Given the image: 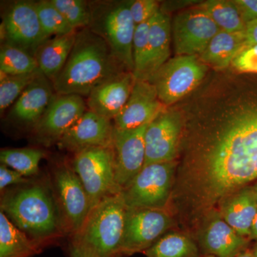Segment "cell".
Masks as SVG:
<instances>
[{
    "label": "cell",
    "instance_id": "cell-3",
    "mask_svg": "<svg viewBox=\"0 0 257 257\" xmlns=\"http://www.w3.org/2000/svg\"><path fill=\"white\" fill-rule=\"evenodd\" d=\"M122 69L107 43L90 29L84 28L77 32L68 60L52 84L57 94L88 96Z\"/></svg>",
    "mask_w": 257,
    "mask_h": 257
},
{
    "label": "cell",
    "instance_id": "cell-41",
    "mask_svg": "<svg viewBox=\"0 0 257 257\" xmlns=\"http://www.w3.org/2000/svg\"><path fill=\"white\" fill-rule=\"evenodd\" d=\"M236 257H253V251L248 249L244 250Z\"/></svg>",
    "mask_w": 257,
    "mask_h": 257
},
{
    "label": "cell",
    "instance_id": "cell-40",
    "mask_svg": "<svg viewBox=\"0 0 257 257\" xmlns=\"http://www.w3.org/2000/svg\"><path fill=\"white\" fill-rule=\"evenodd\" d=\"M249 239L255 240L257 241V212L256 216L251 225V234H250Z\"/></svg>",
    "mask_w": 257,
    "mask_h": 257
},
{
    "label": "cell",
    "instance_id": "cell-34",
    "mask_svg": "<svg viewBox=\"0 0 257 257\" xmlns=\"http://www.w3.org/2000/svg\"><path fill=\"white\" fill-rule=\"evenodd\" d=\"M231 64L239 72L257 74L256 44H246L239 51Z\"/></svg>",
    "mask_w": 257,
    "mask_h": 257
},
{
    "label": "cell",
    "instance_id": "cell-31",
    "mask_svg": "<svg viewBox=\"0 0 257 257\" xmlns=\"http://www.w3.org/2000/svg\"><path fill=\"white\" fill-rule=\"evenodd\" d=\"M41 73L40 70L34 73L22 75H7L1 74L0 78V111L3 112L23 94L26 88Z\"/></svg>",
    "mask_w": 257,
    "mask_h": 257
},
{
    "label": "cell",
    "instance_id": "cell-21",
    "mask_svg": "<svg viewBox=\"0 0 257 257\" xmlns=\"http://www.w3.org/2000/svg\"><path fill=\"white\" fill-rule=\"evenodd\" d=\"M217 211L234 231L248 239L257 212V203L253 187L248 186L226 198L219 204Z\"/></svg>",
    "mask_w": 257,
    "mask_h": 257
},
{
    "label": "cell",
    "instance_id": "cell-13",
    "mask_svg": "<svg viewBox=\"0 0 257 257\" xmlns=\"http://www.w3.org/2000/svg\"><path fill=\"white\" fill-rule=\"evenodd\" d=\"M219 31V27L199 6L179 13L172 25L176 53L177 55H200Z\"/></svg>",
    "mask_w": 257,
    "mask_h": 257
},
{
    "label": "cell",
    "instance_id": "cell-16",
    "mask_svg": "<svg viewBox=\"0 0 257 257\" xmlns=\"http://www.w3.org/2000/svg\"><path fill=\"white\" fill-rule=\"evenodd\" d=\"M114 124L111 120L87 110L57 143L73 154L90 147H112Z\"/></svg>",
    "mask_w": 257,
    "mask_h": 257
},
{
    "label": "cell",
    "instance_id": "cell-30",
    "mask_svg": "<svg viewBox=\"0 0 257 257\" xmlns=\"http://www.w3.org/2000/svg\"><path fill=\"white\" fill-rule=\"evenodd\" d=\"M36 8L42 30L48 38L76 32L50 1L37 2Z\"/></svg>",
    "mask_w": 257,
    "mask_h": 257
},
{
    "label": "cell",
    "instance_id": "cell-44",
    "mask_svg": "<svg viewBox=\"0 0 257 257\" xmlns=\"http://www.w3.org/2000/svg\"><path fill=\"white\" fill-rule=\"evenodd\" d=\"M204 257H215L214 256H211V255H207V256H204Z\"/></svg>",
    "mask_w": 257,
    "mask_h": 257
},
{
    "label": "cell",
    "instance_id": "cell-20",
    "mask_svg": "<svg viewBox=\"0 0 257 257\" xmlns=\"http://www.w3.org/2000/svg\"><path fill=\"white\" fill-rule=\"evenodd\" d=\"M55 95L53 84L41 72L13 104L8 117L18 124L33 128Z\"/></svg>",
    "mask_w": 257,
    "mask_h": 257
},
{
    "label": "cell",
    "instance_id": "cell-12",
    "mask_svg": "<svg viewBox=\"0 0 257 257\" xmlns=\"http://www.w3.org/2000/svg\"><path fill=\"white\" fill-rule=\"evenodd\" d=\"M86 111L87 106L82 96L56 94L41 119L32 128L35 141L46 147L57 145Z\"/></svg>",
    "mask_w": 257,
    "mask_h": 257
},
{
    "label": "cell",
    "instance_id": "cell-23",
    "mask_svg": "<svg viewBox=\"0 0 257 257\" xmlns=\"http://www.w3.org/2000/svg\"><path fill=\"white\" fill-rule=\"evenodd\" d=\"M77 32L51 37L39 47L35 58L40 72L53 83L68 60Z\"/></svg>",
    "mask_w": 257,
    "mask_h": 257
},
{
    "label": "cell",
    "instance_id": "cell-27",
    "mask_svg": "<svg viewBox=\"0 0 257 257\" xmlns=\"http://www.w3.org/2000/svg\"><path fill=\"white\" fill-rule=\"evenodd\" d=\"M39 70L35 56L20 47L3 42L0 50V73L22 75Z\"/></svg>",
    "mask_w": 257,
    "mask_h": 257
},
{
    "label": "cell",
    "instance_id": "cell-8",
    "mask_svg": "<svg viewBox=\"0 0 257 257\" xmlns=\"http://www.w3.org/2000/svg\"><path fill=\"white\" fill-rule=\"evenodd\" d=\"M177 166V162L174 161L144 167L127 188L121 192L126 207L165 210Z\"/></svg>",
    "mask_w": 257,
    "mask_h": 257
},
{
    "label": "cell",
    "instance_id": "cell-28",
    "mask_svg": "<svg viewBox=\"0 0 257 257\" xmlns=\"http://www.w3.org/2000/svg\"><path fill=\"white\" fill-rule=\"evenodd\" d=\"M199 7L207 12L220 30L229 32L245 31L246 24L234 1L209 0Z\"/></svg>",
    "mask_w": 257,
    "mask_h": 257
},
{
    "label": "cell",
    "instance_id": "cell-2",
    "mask_svg": "<svg viewBox=\"0 0 257 257\" xmlns=\"http://www.w3.org/2000/svg\"><path fill=\"white\" fill-rule=\"evenodd\" d=\"M0 211L41 248L68 236L50 177L5 189Z\"/></svg>",
    "mask_w": 257,
    "mask_h": 257
},
{
    "label": "cell",
    "instance_id": "cell-11",
    "mask_svg": "<svg viewBox=\"0 0 257 257\" xmlns=\"http://www.w3.org/2000/svg\"><path fill=\"white\" fill-rule=\"evenodd\" d=\"M2 39L35 56L48 37L44 33L36 3L18 1L5 12L1 26Z\"/></svg>",
    "mask_w": 257,
    "mask_h": 257
},
{
    "label": "cell",
    "instance_id": "cell-43",
    "mask_svg": "<svg viewBox=\"0 0 257 257\" xmlns=\"http://www.w3.org/2000/svg\"><path fill=\"white\" fill-rule=\"evenodd\" d=\"M253 257H257V246L253 250Z\"/></svg>",
    "mask_w": 257,
    "mask_h": 257
},
{
    "label": "cell",
    "instance_id": "cell-37",
    "mask_svg": "<svg viewBox=\"0 0 257 257\" xmlns=\"http://www.w3.org/2000/svg\"><path fill=\"white\" fill-rule=\"evenodd\" d=\"M245 24L257 20V0H234Z\"/></svg>",
    "mask_w": 257,
    "mask_h": 257
},
{
    "label": "cell",
    "instance_id": "cell-26",
    "mask_svg": "<svg viewBox=\"0 0 257 257\" xmlns=\"http://www.w3.org/2000/svg\"><path fill=\"white\" fill-rule=\"evenodd\" d=\"M147 257H199L197 243L187 234L166 233L144 252Z\"/></svg>",
    "mask_w": 257,
    "mask_h": 257
},
{
    "label": "cell",
    "instance_id": "cell-35",
    "mask_svg": "<svg viewBox=\"0 0 257 257\" xmlns=\"http://www.w3.org/2000/svg\"><path fill=\"white\" fill-rule=\"evenodd\" d=\"M160 10L158 2L155 0H135L130 4V12L136 26L150 21Z\"/></svg>",
    "mask_w": 257,
    "mask_h": 257
},
{
    "label": "cell",
    "instance_id": "cell-17",
    "mask_svg": "<svg viewBox=\"0 0 257 257\" xmlns=\"http://www.w3.org/2000/svg\"><path fill=\"white\" fill-rule=\"evenodd\" d=\"M165 105L159 99L155 86L149 81L136 80L130 99L114 119V127L133 130L149 124L161 113Z\"/></svg>",
    "mask_w": 257,
    "mask_h": 257
},
{
    "label": "cell",
    "instance_id": "cell-25",
    "mask_svg": "<svg viewBox=\"0 0 257 257\" xmlns=\"http://www.w3.org/2000/svg\"><path fill=\"white\" fill-rule=\"evenodd\" d=\"M41 249L0 211V257H32Z\"/></svg>",
    "mask_w": 257,
    "mask_h": 257
},
{
    "label": "cell",
    "instance_id": "cell-9",
    "mask_svg": "<svg viewBox=\"0 0 257 257\" xmlns=\"http://www.w3.org/2000/svg\"><path fill=\"white\" fill-rule=\"evenodd\" d=\"M49 177L68 236L72 237L82 229L92 210L90 200L71 164H58L53 167Z\"/></svg>",
    "mask_w": 257,
    "mask_h": 257
},
{
    "label": "cell",
    "instance_id": "cell-32",
    "mask_svg": "<svg viewBox=\"0 0 257 257\" xmlns=\"http://www.w3.org/2000/svg\"><path fill=\"white\" fill-rule=\"evenodd\" d=\"M50 2L74 30L89 28L92 18L89 3L82 0H50Z\"/></svg>",
    "mask_w": 257,
    "mask_h": 257
},
{
    "label": "cell",
    "instance_id": "cell-38",
    "mask_svg": "<svg viewBox=\"0 0 257 257\" xmlns=\"http://www.w3.org/2000/svg\"><path fill=\"white\" fill-rule=\"evenodd\" d=\"M68 252L70 257H101L90 248L73 239L69 241Z\"/></svg>",
    "mask_w": 257,
    "mask_h": 257
},
{
    "label": "cell",
    "instance_id": "cell-10",
    "mask_svg": "<svg viewBox=\"0 0 257 257\" xmlns=\"http://www.w3.org/2000/svg\"><path fill=\"white\" fill-rule=\"evenodd\" d=\"M175 225L172 216L164 209H126L122 256L145 252Z\"/></svg>",
    "mask_w": 257,
    "mask_h": 257
},
{
    "label": "cell",
    "instance_id": "cell-42",
    "mask_svg": "<svg viewBox=\"0 0 257 257\" xmlns=\"http://www.w3.org/2000/svg\"><path fill=\"white\" fill-rule=\"evenodd\" d=\"M253 191H254L255 198L257 203V183L255 184L254 187H253Z\"/></svg>",
    "mask_w": 257,
    "mask_h": 257
},
{
    "label": "cell",
    "instance_id": "cell-6",
    "mask_svg": "<svg viewBox=\"0 0 257 257\" xmlns=\"http://www.w3.org/2000/svg\"><path fill=\"white\" fill-rule=\"evenodd\" d=\"M71 165L84 185L92 209L106 197L121 192L115 178L112 147H90L77 152Z\"/></svg>",
    "mask_w": 257,
    "mask_h": 257
},
{
    "label": "cell",
    "instance_id": "cell-4",
    "mask_svg": "<svg viewBox=\"0 0 257 257\" xmlns=\"http://www.w3.org/2000/svg\"><path fill=\"white\" fill-rule=\"evenodd\" d=\"M126 207L121 192L109 196L93 208L82 229L70 239L77 240L101 257H123Z\"/></svg>",
    "mask_w": 257,
    "mask_h": 257
},
{
    "label": "cell",
    "instance_id": "cell-1",
    "mask_svg": "<svg viewBox=\"0 0 257 257\" xmlns=\"http://www.w3.org/2000/svg\"><path fill=\"white\" fill-rule=\"evenodd\" d=\"M257 180V97L207 133L176 169L167 210L197 232L226 198Z\"/></svg>",
    "mask_w": 257,
    "mask_h": 257
},
{
    "label": "cell",
    "instance_id": "cell-19",
    "mask_svg": "<svg viewBox=\"0 0 257 257\" xmlns=\"http://www.w3.org/2000/svg\"><path fill=\"white\" fill-rule=\"evenodd\" d=\"M135 82L133 72H122L102 83L87 96L89 110L114 120L130 99Z\"/></svg>",
    "mask_w": 257,
    "mask_h": 257
},
{
    "label": "cell",
    "instance_id": "cell-36",
    "mask_svg": "<svg viewBox=\"0 0 257 257\" xmlns=\"http://www.w3.org/2000/svg\"><path fill=\"white\" fill-rule=\"evenodd\" d=\"M31 180V178L25 177L10 167L3 164L0 165V190L4 192L10 186H18L26 184Z\"/></svg>",
    "mask_w": 257,
    "mask_h": 257
},
{
    "label": "cell",
    "instance_id": "cell-22",
    "mask_svg": "<svg viewBox=\"0 0 257 257\" xmlns=\"http://www.w3.org/2000/svg\"><path fill=\"white\" fill-rule=\"evenodd\" d=\"M172 24L170 17L162 10L150 23L148 56L144 81H149L159 69L170 60Z\"/></svg>",
    "mask_w": 257,
    "mask_h": 257
},
{
    "label": "cell",
    "instance_id": "cell-24",
    "mask_svg": "<svg viewBox=\"0 0 257 257\" xmlns=\"http://www.w3.org/2000/svg\"><path fill=\"white\" fill-rule=\"evenodd\" d=\"M246 44L245 31L229 32L220 30L199 55V59L203 63L214 68H226Z\"/></svg>",
    "mask_w": 257,
    "mask_h": 257
},
{
    "label": "cell",
    "instance_id": "cell-14",
    "mask_svg": "<svg viewBox=\"0 0 257 257\" xmlns=\"http://www.w3.org/2000/svg\"><path fill=\"white\" fill-rule=\"evenodd\" d=\"M148 124L133 130L114 127L111 147L115 178L121 192L127 188L145 165V135Z\"/></svg>",
    "mask_w": 257,
    "mask_h": 257
},
{
    "label": "cell",
    "instance_id": "cell-29",
    "mask_svg": "<svg viewBox=\"0 0 257 257\" xmlns=\"http://www.w3.org/2000/svg\"><path fill=\"white\" fill-rule=\"evenodd\" d=\"M45 156V152L40 149H4L0 152V162L30 178L38 173L40 161Z\"/></svg>",
    "mask_w": 257,
    "mask_h": 257
},
{
    "label": "cell",
    "instance_id": "cell-18",
    "mask_svg": "<svg viewBox=\"0 0 257 257\" xmlns=\"http://www.w3.org/2000/svg\"><path fill=\"white\" fill-rule=\"evenodd\" d=\"M197 235L203 251L215 257H236L248 243V238L234 231L218 211L207 216Z\"/></svg>",
    "mask_w": 257,
    "mask_h": 257
},
{
    "label": "cell",
    "instance_id": "cell-7",
    "mask_svg": "<svg viewBox=\"0 0 257 257\" xmlns=\"http://www.w3.org/2000/svg\"><path fill=\"white\" fill-rule=\"evenodd\" d=\"M207 67L196 55H177L170 59L149 82L165 106L172 105L192 92L202 82Z\"/></svg>",
    "mask_w": 257,
    "mask_h": 257
},
{
    "label": "cell",
    "instance_id": "cell-39",
    "mask_svg": "<svg viewBox=\"0 0 257 257\" xmlns=\"http://www.w3.org/2000/svg\"><path fill=\"white\" fill-rule=\"evenodd\" d=\"M245 35L247 43L257 45V20L246 24Z\"/></svg>",
    "mask_w": 257,
    "mask_h": 257
},
{
    "label": "cell",
    "instance_id": "cell-33",
    "mask_svg": "<svg viewBox=\"0 0 257 257\" xmlns=\"http://www.w3.org/2000/svg\"><path fill=\"white\" fill-rule=\"evenodd\" d=\"M151 20L136 26L133 39V74L136 80L144 81L148 56V36Z\"/></svg>",
    "mask_w": 257,
    "mask_h": 257
},
{
    "label": "cell",
    "instance_id": "cell-5",
    "mask_svg": "<svg viewBox=\"0 0 257 257\" xmlns=\"http://www.w3.org/2000/svg\"><path fill=\"white\" fill-rule=\"evenodd\" d=\"M131 1L94 2L89 3L91 23L89 28L109 45L113 55L128 72L133 73V39L135 25Z\"/></svg>",
    "mask_w": 257,
    "mask_h": 257
},
{
    "label": "cell",
    "instance_id": "cell-15",
    "mask_svg": "<svg viewBox=\"0 0 257 257\" xmlns=\"http://www.w3.org/2000/svg\"><path fill=\"white\" fill-rule=\"evenodd\" d=\"M182 122L180 114L165 111L151 122L145 132V166L175 161L178 154Z\"/></svg>",
    "mask_w": 257,
    "mask_h": 257
}]
</instances>
